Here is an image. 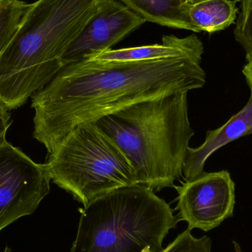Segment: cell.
Segmentation results:
<instances>
[{
	"instance_id": "6da1fadb",
	"label": "cell",
	"mask_w": 252,
	"mask_h": 252,
	"mask_svg": "<svg viewBox=\"0 0 252 252\" xmlns=\"http://www.w3.org/2000/svg\"><path fill=\"white\" fill-rule=\"evenodd\" d=\"M201 60L103 62L87 59L63 66L32 96L33 137L49 154L76 126L144 100L202 88Z\"/></svg>"
},
{
	"instance_id": "7a4b0ae2",
	"label": "cell",
	"mask_w": 252,
	"mask_h": 252,
	"mask_svg": "<svg viewBox=\"0 0 252 252\" xmlns=\"http://www.w3.org/2000/svg\"><path fill=\"white\" fill-rule=\"evenodd\" d=\"M101 0H38L0 54V102L23 106L63 67L62 57Z\"/></svg>"
},
{
	"instance_id": "3957f363",
	"label": "cell",
	"mask_w": 252,
	"mask_h": 252,
	"mask_svg": "<svg viewBox=\"0 0 252 252\" xmlns=\"http://www.w3.org/2000/svg\"><path fill=\"white\" fill-rule=\"evenodd\" d=\"M188 93L144 100L94 122L128 158L138 185L158 192L174 188L183 175L195 134L188 118Z\"/></svg>"
},
{
	"instance_id": "277c9868",
	"label": "cell",
	"mask_w": 252,
	"mask_h": 252,
	"mask_svg": "<svg viewBox=\"0 0 252 252\" xmlns=\"http://www.w3.org/2000/svg\"><path fill=\"white\" fill-rule=\"evenodd\" d=\"M80 211L70 252H161L180 221L164 199L140 185L102 195Z\"/></svg>"
},
{
	"instance_id": "5b68a950",
	"label": "cell",
	"mask_w": 252,
	"mask_h": 252,
	"mask_svg": "<svg viewBox=\"0 0 252 252\" xmlns=\"http://www.w3.org/2000/svg\"><path fill=\"white\" fill-rule=\"evenodd\" d=\"M49 154L45 164L51 181L84 206L120 188L138 185L128 158L94 123L74 127Z\"/></svg>"
},
{
	"instance_id": "8992f818",
	"label": "cell",
	"mask_w": 252,
	"mask_h": 252,
	"mask_svg": "<svg viewBox=\"0 0 252 252\" xmlns=\"http://www.w3.org/2000/svg\"><path fill=\"white\" fill-rule=\"evenodd\" d=\"M47 165L7 142L0 148V232L30 216L50 191Z\"/></svg>"
},
{
	"instance_id": "52a82bcc",
	"label": "cell",
	"mask_w": 252,
	"mask_h": 252,
	"mask_svg": "<svg viewBox=\"0 0 252 252\" xmlns=\"http://www.w3.org/2000/svg\"><path fill=\"white\" fill-rule=\"evenodd\" d=\"M174 188L179 220L186 221L190 230L197 228L209 232L233 216L235 185L228 170L204 172Z\"/></svg>"
},
{
	"instance_id": "ba28073f",
	"label": "cell",
	"mask_w": 252,
	"mask_h": 252,
	"mask_svg": "<svg viewBox=\"0 0 252 252\" xmlns=\"http://www.w3.org/2000/svg\"><path fill=\"white\" fill-rule=\"evenodd\" d=\"M145 22V19L119 0H101L96 13L63 54V66L111 50Z\"/></svg>"
},
{
	"instance_id": "9c48e42d",
	"label": "cell",
	"mask_w": 252,
	"mask_h": 252,
	"mask_svg": "<svg viewBox=\"0 0 252 252\" xmlns=\"http://www.w3.org/2000/svg\"><path fill=\"white\" fill-rule=\"evenodd\" d=\"M252 134V94L247 105L224 125L207 130L205 142L197 148H188L183 166L185 181H191L204 173V165L210 156L227 144Z\"/></svg>"
},
{
	"instance_id": "30bf717a",
	"label": "cell",
	"mask_w": 252,
	"mask_h": 252,
	"mask_svg": "<svg viewBox=\"0 0 252 252\" xmlns=\"http://www.w3.org/2000/svg\"><path fill=\"white\" fill-rule=\"evenodd\" d=\"M204 53V44L195 34L185 38L170 35H163L162 44L109 50L90 59L103 62H133L192 58L202 60Z\"/></svg>"
},
{
	"instance_id": "8fae6325",
	"label": "cell",
	"mask_w": 252,
	"mask_h": 252,
	"mask_svg": "<svg viewBox=\"0 0 252 252\" xmlns=\"http://www.w3.org/2000/svg\"><path fill=\"white\" fill-rule=\"evenodd\" d=\"M148 22L195 32L188 19L189 5L198 0H119Z\"/></svg>"
},
{
	"instance_id": "7c38bea8",
	"label": "cell",
	"mask_w": 252,
	"mask_h": 252,
	"mask_svg": "<svg viewBox=\"0 0 252 252\" xmlns=\"http://www.w3.org/2000/svg\"><path fill=\"white\" fill-rule=\"evenodd\" d=\"M241 0H198L188 9L189 22L195 32L213 33L235 24Z\"/></svg>"
},
{
	"instance_id": "4fadbf2b",
	"label": "cell",
	"mask_w": 252,
	"mask_h": 252,
	"mask_svg": "<svg viewBox=\"0 0 252 252\" xmlns=\"http://www.w3.org/2000/svg\"><path fill=\"white\" fill-rule=\"evenodd\" d=\"M31 4L21 0H0V54L13 39Z\"/></svg>"
},
{
	"instance_id": "5bb4252c",
	"label": "cell",
	"mask_w": 252,
	"mask_h": 252,
	"mask_svg": "<svg viewBox=\"0 0 252 252\" xmlns=\"http://www.w3.org/2000/svg\"><path fill=\"white\" fill-rule=\"evenodd\" d=\"M241 11L237 17L234 35L246 53V59L252 57V0H241Z\"/></svg>"
},
{
	"instance_id": "9a60e30c",
	"label": "cell",
	"mask_w": 252,
	"mask_h": 252,
	"mask_svg": "<svg viewBox=\"0 0 252 252\" xmlns=\"http://www.w3.org/2000/svg\"><path fill=\"white\" fill-rule=\"evenodd\" d=\"M212 241L207 236L196 238L188 229L161 252H211Z\"/></svg>"
},
{
	"instance_id": "2e32d148",
	"label": "cell",
	"mask_w": 252,
	"mask_h": 252,
	"mask_svg": "<svg viewBox=\"0 0 252 252\" xmlns=\"http://www.w3.org/2000/svg\"><path fill=\"white\" fill-rule=\"evenodd\" d=\"M11 124V116L8 109L0 102V148L7 142L6 135Z\"/></svg>"
},
{
	"instance_id": "e0dca14e",
	"label": "cell",
	"mask_w": 252,
	"mask_h": 252,
	"mask_svg": "<svg viewBox=\"0 0 252 252\" xmlns=\"http://www.w3.org/2000/svg\"><path fill=\"white\" fill-rule=\"evenodd\" d=\"M247 64L244 66V69H243V74L245 76L247 84L251 90L252 94V57L247 59Z\"/></svg>"
},
{
	"instance_id": "ac0fdd59",
	"label": "cell",
	"mask_w": 252,
	"mask_h": 252,
	"mask_svg": "<svg viewBox=\"0 0 252 252\" xmlns=\"http://www.w3.org/2000/svg\"><path fill=\"white\" fill-rule=\"evenodd\" d=\"M4 252H10V249H9L8 247H7V248L5 249V250H4Z\"/></svg>"
}]
</instances>
